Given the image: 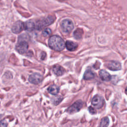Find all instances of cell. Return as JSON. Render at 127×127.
I'll return each mask as SVG.
<instances>
[{"label":"cell","instance_id":"cell-16","mask_svg":"<svg viewBox=\"0 0 127 127\" xmlns=\"http://www.w3.org/2000/svg\"><path fill=\"white\" fill-rule=\"evenodd\" d=\"M83 33V31L81 29L78 28L76 29L73 32V35L75 38L76 39H80L81 38L82 35Z\"/></svg>","mask_w":127,"mask_h":127},{"label":"cell","instance_id":"cell-21","mask_svg":"<svg viewBox=\"0 0 127 127\" xmlns=\"http://www.w3.org/2000/svg\"><path fill=\"white\" fill-rule=\"evenodd\" d=\"M0 127H7V123L5 121H1L0 123Z\"/></svg>","mask_w":127,"mask_h":127},{"label":"cell","instance_id":"cell-4","mask_svg":"<svg viewBox=\"0 0 127 127\" xmlns=\"http://www.w3.org/2000/svg\"><path fill=\"white\" fill-rule=\"evenodd\" d=\"M83 102L80 100H77L71 105L67 110V112L69 114H74L78 112L82 107Z\"/></svg>","mask_w":127,"mask_h":127},{"label":"cell","instance_id":"cell-5","mask_svg":"<svg viewBox=\"0 0 127 127\" xmlns=\"http://www.w3.org/2000/svg\"><path fill=\"white\" fill-rule=\"evenodd\" d=\"M43 79V76L39 73H34L31 74L28 78L29 81L33 84H37L41 83Z\"/></svg>","mask_w":127,"mask_h":127},{"label":"cell","instance_id":"cell-20","mask_svg":"<svg viewBox=\"0 0 127 127\" xmlns=\"http://www.w3.org/2000/svg\"><path fill=\"white\" fill-rule=\"evenodd\" d=\"M88 110H89V112H90V113H91L92 114H94L96 113V111H95V110L93 108H92V107H89V108H88Z\"/></svg>","mask_w":127,"mask_h":127},{"label":"cell","instance_id":"cell-8","mask_svg":"<svg viewBox=\"0 0 127 127\" xmlns=\"http://www.w3.org/2000/svg\"><path fill=\"white\" fill-rule=\"evenodd\" d=\"M24 29V24L21 21H17L15 22L11 27V31L15 34H18Z\"/></svg>","mask_w":127,"mask_h":127},{"label":"cell","instance_id":"cell-2","mask_svg":"<svg viewBox=\"0 0 127 127\" xmlns=\"http://www.w3.org/2000/svg\"><path fill=\"white\" fill-rule=\"evenodd\" d=\"M55 18L52 16H49L43 20H39L36 24V28L38 30H41L43 28L48 26L54 22Z\"/></svg>","mask_w":127,"mask_h":127},{"label":"cell","instance_id":"cell-15","mask_svg":"<svg viewBox=\"0 0 127 127\" xmlns=\"http://www.w3.org/2000/svg\"><path fill=\"white\" fill-rule=\"evenodd\" d=\"M94 77H95L94 73L90 69H88L86 70L83 75V78L85 80H91L94 78Z\"/></svg>","mask_w":127,"mask_h":127},{"label":"cell","instance_id":"cell-18","mask_svg":"<svg viewBox=\"0 0 127 127\" xmlns=\"http://www.w3.org/2000/svg\"><path fill=\"white\" fill-rule=\"evenodd\" d=\"M63 99V98L61 96H56L52 98V101L54 105H57L62 101Z\"/></svg>","mask_w":127,"mask_h":127},{"label":"cell","instance_id":"cell-17","mask_svg":"<svg viewBox=\"0 0 127 127\" xmlns=\"http://www.w3.org/2000/svg\"><path fill=\"white\" fill-rule=\"evenodd\" d=\"M109 124V118L107 117L103 118L100 122V127H107Z\"/></svg>","mask_w":127,"mask_h":127},{"label":"cell","instance_id":"cell-14","mask_svg":"<svg viewBox=\"0 0 127 127\" xmlns=\"http://www.w3.org/2000/svg\"><path fill=\"white\" fill-rule=\"evenodd\" d=\"M59 90H60L59 87L57 85H55V84L51 85L48 88V91L49 92V93L54 95H57L59 93Z\"/></svg>","mask_w":127,"mask_h":127},{"label":"cell","instance_id":"cell-12","mask_svg":"<svg viewBox=\"0 0 127 127\" xmlns=\"http://www.w3.org/2000/svg\"><path fill=\"white\" fill-rule=\"evenodd\" d=\"M65 46L67 49L70 51H73L76 49L78 45L76 43L71 41H67L65 43Z\"/></svg>","mask_w":127,"mask_h":127},{"label":"cell","instance_id":"cell-10","mask_svg":"<svg viewBox=\"0 0 127 127\" xmlns=\"http://www.w3.org/2000/svg\"><path fill=\"white\" fill-rule=\"evenodd\" d=\"M99 74L100 77L101 78L102 80L108 81L110 80L111 79V75L109 73H108L105 70H104V69L101 70L99 71Z\"/></svg>","mask_w":127,"mask_h":127},{"label":"cell","instance_id":"cell-13","mask_svg":"<svg viewBox=\"0 0 127 127\" xmlns=\"http://www.w3.org/2000/svg\"><path fill=\"white\" fill-rule=\"evenodd\" d=\"M35 28V25L34 23L31 21L29 20L24 23V29L28 31H32Z\"/></svg>","mask_w":127,"mask_h":127},{"label":"cell","instance_id":"cell-6","mask_svg":"<svg viewBox=\"0 0 127 127\" xmlns=\"http://www.w3.org/2000/svg\"><path fill=\"white\" fill-rule=\"evenodd\" d=\"M92 104L96 108L99 109L103 107L104 104V100L102 97L99 95H95L91 101Z\"/></svg>","mask_w":127,"mask_h":127},{"label":"cell","instance_id":"cell-19","mask_svg":"<svg viewBox=\"0 0 127 127\" xmlns=\"http://www.w3.org/2000/svg\"><path fill=\"white\" fill-rule=\"evenodd\" d=\"M51 33H52V31L49 28H46L44 29L43 30L42 33L43 36L44 37H49V36H50Z\"/></svg>","mask_w":127,"mask_h":127},{"label":"cell","instance_id":"cell-9","mask_svg":"<svg viewBox=\"0 0 127 127\" xmlns=\"http://www.w3.org/2000/svg\"><path fill=\"white\" fill-rule=\"evenodd\" d=\"M106 66L108 69L113 71L120 70L122 67L121 63L116 61H111L109 62L106 64Z\"/></svg>","mask_w":127,"mask_h":127},{"label":"cell","instance_id":"cell-3","mask_svg":"<svg viewBox=\"0 0 127 127\" xmlns=\"http://www.w3.org/2000/svg\"><path fill=\"white\" fill-rule=\"evenodd\" d=\"M61 28L64 32L69 33L74 28L73 23L69 19L64 20L61 23Z\"/></svg>","mask_w":127,"mask_h":127},{"label":"cell","instance_id":"cell-7","mask_svg":"<svg viewBox=\"0 0 127 127\" xmlns=\"http://www.w3.org/2000/svg\"><path fill=\"white\" fill-rule=\"evenodd\" d=\"M28 48V44L26 41H20L16 44V50L20 54H23L26 53Z\"/></svg>","mask_w":127,"mask_h":127},{"label":"cell","instance_id":"cell-11","mask_svg":"<svg viewBox=\"0 0 127 127\" xmlns=\"http://www.w3.org/2000/svg\"><path fill=\"white\" fill-rule=\"evenodd\" d=\"M52 71L56 75L61 76L64 74V70L62 66L59 65H56L53 66Z\"/></svg>","mask_w":127,"mask_h":127},{"label":"cell","instance_id":"cell-1","mask_svg":"<svg viewBox=\"0 0 127 127\" xmlns=\"http://www.w3.org/2000/svg\"><path fill=\"white\" fill-rule=\"evenodd\" d=\"M49 47L56 51H61L64 49L65 44L64 40L60 36L54 35L51 36L48 41Z\"/></svg>","mask_w":127,"mask_h":127},{"label":"cell","instance_id":"cell-22","mask_svg":"<svg viewBox=\"0 0 127 127\" xmlns=\"http://www.w3.org/2000/svg\"><path fill=\"white\" fill-rule=\"evenodd\" d=\"M125 93H126V94L127 95V87H126V89H125Z\"/></svg>","mask_w":127,"mask_h":127}]
</instances>
